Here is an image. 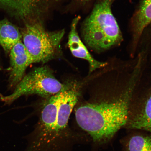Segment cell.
Returning <instances> with one entry per match:
<instances>
[{"mask_svg": "<svg viewBox=\"0 0 151 151\" xmlns=\"http://www.w3.org/2000/svg\"><path fill=\"white\" fill-rule=\"evenodd\" d=\"M146 65V58L140 54L134 61L107 62L97 70L95 93L75 114L77 124L94 141L106 142L125 127L132 98Z\"/></svg>", "mask_w": 151, "mask_h": 151, "instance_id": "6da1fadb", "label": "cell"}, {"mask_svg": "<svg viewBox=\"0 0 151 151\" xmlns=\"http://www.w3.org/2000/svg\"><path fill=\"white\" fill-rule=\"evenodd\" d=\"M113 0H102L94 6L83 24L82 35L86 44L98 52L120 45L123 37L111 10Z\"/></svg>", "mask_w": 151, "mask_h": 151, "instance_id": "7a4b0ae2", "label": "cell"}, {"mask_svg": "<svg viewBox=\"0 0 151 151\" xmlns=\"http://www.w3.org/2000/svg\"><path fill=\"white\" fill-rule=\"evenodd\" d=\"M21 32L22 42L33 63H45L59 53L65 31H49L40 22H34L26 24Z\"/></svg>", "mask_w": 151, "mask_h": 151, "instance_id": "3957f363", "label": "cell"}, {"mask_svg": "<svg viewBox=\"0 0 151 151\" xmlns=\"http://www.w3.org/2000/svg\"><path fill=\"white\" fill-rule=\"evenodd\" d=\"M65 85L55 78L48 67L36 68L24 76L12 93L0 95V99L9 105L23 96L37 94L49 99L61 91Z\"/></svg>", "mask_w": 151, "mask_h": 151, "instance_id": "277c9868", "label": "cell"}, {"mask_svg": "<svg viewBox=\"0 0 151 151\" xmlns=\"http://www.w3.org/2000/svg\"><path fill=\"white\" fill-rule=\"evenodd\" d=\"M151 135V68L147 65L135 88L125 126Z\"/></svg>", "mask_w": 151, "mask_h": 151, "instance_id": "5b68a950", "label": "cell"}, {"mask_svg": "<svg viewBox=\"0 0 151 151\" xmlns=\"http://www.w3.org/2000/svg\"><path fill=\"white\" fill-rule=\"evenodd\" d=\"M80 86L76 82L66 84V90L58 107L55 137L56 139L67 128L73 108L78 102L80 96Z\"/></svg>", "mask_w": 151, "mask_h": 151, "instance_id": "8992f818", "label": "cell"}, {"mask_svg": "<svg viewBox=\"0 0 151 151\" xmlns=\"http://www.w3.org/2000/svg\"><path fill=\"white\" fill-rule=\"evenodd\" d=\"M9 54L10 67L9 87L14 88L23 78L27 68L33 62L22 41L12 47Z\"/></svg>", "mask_w": 151, "mask_h": 151, "instance_id": "52a82bcc", "label": "cell"}, {"mask_svg": "<svg viewBox=\"0 0 151 151\" xmlns=\"http://www.w3.org/2000/svg\"><path fill=\"white\" fill-rule=\"evenodd\" d=\"M80 16L75 18L71 24L68 45L72 54L75 57L86 60L89 65V74L97 70L104 67L107 62H100L97 61L93 57L81 40L77 31V26L80 20Z\"/></svg>", "mask_w": 151, "mask_h": 151, "instance_id": "ba28073f", "label": "cell"}, {"mask_svg": "<svg viewBox=\"0 0 151 151\" xmlns=\"http://www.w3.org/2000/svg\"><path fill=\"white\" fill-rule=\"evenodd\" d=\"M151 24V0H142L132 20L133 43L136 46L146 28Z\"/></svg>", "mask_w": 151, "mask_h": 151, "instance_id": "9c48e42d", "label": "cell"}, {"mask_svg": "<svg viewBox=\"0 0 151 151\" xmlns=\"http://www.w3.org/2000/svg\"><path fill=\"white\" fill-rule=\"evenodd\" d=\"M22 39L21 32L16 25L6 18L0 20V45L6 53Z\"/></svg>", "mask_w": 151, "mask_h": 151, "instance_id": "30bf717a", "label": "cell"}, {"mask_svg": "<svg viewBox=\"0 0 151 151\" xmlns=\"http://www.w3.org/2000/svg\"><path fill=\"white\" fill-rule=\"evenodd\" d=\"M128 151H151V135L133 136L127 144Z\"/></svg>", "mask_w": 151, "mask_h": 151, "instance_id": "8fae6325", "label": "cell"}, {"mask_svg": "<svg viewBox=\"0 0 151 151\" xmlns=\"http://www.w3.org/2000/svg\"><path fill=\"white\" fill-rule=\"evenodd\" d=\"M79 1H90V0H78Z\"/></svg>", "mask_w": 151, "mask_h": 151, "instance_id": "7c38bea8", "label": "cell"}]
</instances>
